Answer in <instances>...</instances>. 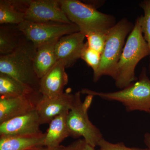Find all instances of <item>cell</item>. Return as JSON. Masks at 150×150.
Returning <instances> with one entry per match:
<instances>
[{
  "instance_id": "8992f818",
  "label": "cell",
  "mask_w": 150,
  "mask_h": 150,
  "mask_svg": "<svg viewBox=\"0 0 150 150\" xmlns=\"http://www.w3.org/2000/svg\"><path fill=\"white\" fill-rule=\"evenodd\" d=\"M81 93L80 91L75 93L74 104L67 115L70 136L75 139L82 137L88 144L95 148L103 137L100 130L89 118L88 110L91 103L87 100L82 102Z\"/></svg>"
},
{
  "instance_id": "8fae6325",
  "label": "cell",
  "mask_w": 150,
  "mask_h": 150,
  "mask_svg": "<svg viewBox=\"0 0 150 150\" xmlns=\"http://www.w3.org/2000/svg\"><path fill=\"white\" fill-rule=\"evenodd\" d=\"M74 100L75 94L69 91L53 98L43 96L36 108L41 124L49 123L57 115L69 111Z\"/></svg>"
},
{
  "instance_id": "44dd1931",
  "label": "cell",
  "mask_w": 150,
  "mask_h": 150,
  "mask_svg": "<svg viewBox=\"0 0 150 150\" xmlns=\"http://www.w3.org/2000/svg\"><path fill=\"white\" fill-rule=\"evenodd\" d=\"M81 59H82L88 66L91 67L93 73H95L99 68L101 54L90 48L86 42L82 51Z\"/></svg>"
},
{
  "instance_id": "3957f363",
  "label": "cell",
  "mask_w": 150,
  "mask_h": 150,
  "mask_svg": "<svg viewBox=\"0 0 150 150\" xmlns=\"http://www.w3.org/2000/svg\"><path fill=\"white\" fill-rule=\"evenodd\" d=\"M81 92L83 94L121 103L128 112L139 110L150 112V79L145 68L142 69L139 80L118 91L103 92L83 88Z\"/></svg>"
},
{
  "instance_id": "ffe728a7",
  "label": "cell",
  "mask_w": 150,
  "mask_h": 150,
  "mask_svg": "<svg viewBox=\"0 0 150 150\" xmlns=\"http://www.w3.org/2000/svg\"><path fill=\"white\" fill-rule=\"evenodd\" d=\"M139 5L144 11V15L139 17V18L144 38L149 47L150 63L149 67L150 71V0L143 1L140 3Z\"/></svg>"
},
{
  "instance_id": "7402d4cb",
  "label": "cell",
  "mask_w": 150,
  "mask_h": 150,
  "mask_svg": "<svg viewBox=\"0 0 150 150\" xmlns=\"http://www.w3.org/2000/svg\"><path fill=\"white\" fill-rule=\"evenodd\" d=\"M108 32H93L87 34L86 37L89 47L101 55L104 50Z\"/></svg>"
},
{
  "instance_id": "5bb4252c",
  "label": "cell",
  "mask_w": 150,
  "mask_h": 150,
  "mask_svg": "<svg viewBox=\"0 0 150 150\" xmlns=\"http://www.w3.org/2000/svg\"><path fill=\"white\" fill-rule=\"evenodd\" d=\"M59 39L51 40L36 47L34 68L38 76L40 79L57 62L55 48Z\"/></svg>"
},
{
  "instance_id": "6da1fadb",
  "label": "cell",
  "mask_w": 150,
  "mask_h": 150,
  "mask_svg": "<svg viewBox=\"0 0 150 150\" xmlns=\"http://www.w3.org/2000/svg\"><path fill=\"white\" fill-rule=\"evenodd\" d=\"M36 47L23 35L16 49L0 56V73L9 75L39 92L40 79L34 68Z\"/></svg>"
},
{
  "instance_id": "484cf974",
  "label": "cell",
  "mask_w": 150,
  "mask_h": 150,
  "mask_svg": "<svg viewBox=\"0 0 150 150\" xmlns=\"http://www.w3.org/2000/svg\"><path fill=\"white\" fill-rule=\"evenodd\" d=\"M84 3L93 7L97 9V8L99 7L100 6L102 5L103 2V1H88V2Z\"/></svg>"
},
{
  "instance_id": "e0dca14e",
  "label": "cell",
  "mask_w": 150,
  "mask_h": 150,
  "mask_svg": "<svg viewBox=\"0 0 150 150\" xmlns=\"http://www.w3.org/2000/svg\"><path fill=\"white\" fill-rule=\"evenodd\" d=\"M69 111L57 115L49 123V127L46 133L44 146L57 147L66 138L70 137L67 123Z\"/></svg>"
},
{
  "instance_id": "7a4b0ae2",
  "label": "cell",
  "mask_w": 150,
  "mask_h": 150,
  "mask_svg": "<svg viewBox=\"0 0 150 150\" xmlns=\"http://www.w3.org/2000/svg\"><path fill=\"white\" fill-rule=\"evenodd\" d=\"M150 56L149 45L144 38L139 18L137 19L133 30L127 37L116 66L113 79L115 86L122 89L138 80L135 69L142 59Z\"/></svg>"
},
{
  "instance_id": "ac0fdd59",
  "label": "cell",
  "mask_w": 150,
  "mask_h": 150,
  "mask_svg": "<svg viewBox=\"0 0 150 150\" xmlns=\"http://www.w3.org/2000/svg\"><path fill=\"white\" fill-rule=\"evenodd\" d=\"M23 34L18 25L5 24L0 25V54L6 55L14 51L20 43Z\"/></svg>"
},
{
  "instance_id": "4316f807",
  "label": "cell",
  "mask_w": 150,
  "mask_h": 150,
  "mask_svg": "<svg viewBox=\"0 0 150 150\" xmlns=\"http://www.w3.org/2000/svg\"><path fill=\"white\" fill-rule=\"evenodd\" d=\"M144 142L147 148L150 150V133H146L144 135Z\"/></svg>"
},
{
  "instance_id": "7c38bea8",
  "label": "cell",
  "mask_w": 150,
  "mask_h": 150,
  "mask_svg": "<svg viewBox=\"0 0 150 150\" xmlns=\"http://www.w3.org/2000/svg\"><path fill=\"white\" fill-rule=\"evenodd\" d=\"M43 95L34 97H0V123L36 110Z\"/></svg>"
},
{
  "instance_id": "d6986e66",
  "label": "cell",
  "mask_w": 150,
  "mask_h": 150,
  "mask_svg": "<svg viewBox=\"0 0 150 150\" xmlns=\"http://www.w3.org/2000/svg\"><path fill=\"white\" fill-rule=\"evenodd\" d=\"M25 21V13L16 1H0V24L18 25Z\"/></svg>"
},
{
  "instance_id": "cb8c5ba5",
  "label": "cell",
  "mask_w": 150,
  "mask_h": 150,
  "mask_svg": "<svg viewBox=\"0 0 150 150\" xmlns=\"http://www.w3.org/2000/svg\"><path fill=\"white\" fill-rule=\"evenodd\" d=\"M63 150H96L83 139H79L68 146H64Z\"/></svg>"
},
{
  "instance_id": "ba28073f",
  "label": "cell",
  "mask_w": 150,
  "mask_h": 150,
  "mask_svg": "<svg viewBox=\"0 0 150 150\" xmlns=\"http://www.w3.org/2000/svg\"><path fill=\"white\" fill-rule=\"evenodd\" d=\"M24 13L27 21L72 23L62 9L60 0L26 1Z\"/></svg>"
},
{
  "instance_id": "2e32d148",
  "label": "cell",
  "mask_w": 150,
  "mask_h": 150,
  "mask_svg": "<svg viewBox=\"0 0 150 150\" xmlns=\"http://www.w3.org/2000/svg\"><path fill=\"white\" fill-rule=\"evenodd\" d=\"M42 95L39 92L9 75L0 73V97H34Z\"/></svg>"
},
{
  "instance_id": "52a82bcc",
  "label": "cell",
  "mask_w": 150,
  "mask_h": 150,
  "mask_svg": "<svg viewBox=\"0 0 150 150\" xmlns=\"http://www.w3.org/2000/svg\"><path fill=\"white\" fill-rule=\"evenodd\" d=\"M18 28L25 37L36 47L64 35L80 32L74 23H62L33 22L24 21Z\"/></svg>"
},
{
  "instance_id": "d4e9b609",
  "label": "cell",
  "mask_w": 150,
  "mask_h": 150,
  "mask_svg": "<svg viewBox=\"0 0 150 150\" xmlns=\"http://www.w3.org/2000/svg\"><path fill=\"white\" fill-rule=\"evenodd\" d=\"M64 147V146L62 145H60L57 147H50L43 146L34 148L33 150H63Z\"/></svg>"
},
{
  "instance_id": "277c9868",
  "label": "cell",
  "mask_w": 150,
  "mask_h": 150,
  "mask_svg": "<svg viewBox=\"0 0 150 150\" xmlns=\"http://www.w3.org/2000/svg\"><path fill=\"white\" fill-rule=\"evenodd\" d=\"M61 7L70 21L86 35L91 32H107L116 23L111 15L103 13L78 0H60Z\"/></svg>"
},
{
  "instance_id": "603a6c76",
  "label": "cell",
  "mask_w": 150,
  "mask_h": 150,
  "mask_svg": "<svg viewBox=\"0 0 150 150\" xmlns=\"http://www.w3.org/2000/svg\"><path fill=\"white\" fill-rule=\"evenodd\" d=\"M98 146L99 147L100 150H149L147 148L128 147L123 142L113 144L106 141L104 138L100 140Z\"/></svg>"
},
{
  "instance_id": "f1b7e54d",
  "label": "cell",
  "mask_w": 150,
  "mask_h": 150,
  "mask_svg": "<svg viewBox=\"0 0 150 150\" xmlns=\"http://www.w3.org/2000/svg\"></svg>"
},
{
  "instance_id": "9a60e30c",
  "label": "cell",
  "mask_w": 150,
  "mask_h": 150,
  "mask_svg": "<svg viewBox=\"0 0 150 150\" xmlns=\"http://www.w3.org/2000/svg\"><path fill=\"white\" fill-rule=\"evenodd\" d=\"M46 133L35 136H0V150H28L44 146Z\"/></svg>"
},
{
  "instance_id": "f546056e",
  "label": "cell",
  "mask_w": 150,
  "mask_h": 150,
  "mask_svg": "<svg viewBox=\"0 0 150 150\" xmlns=\"http://www.w3.org/2000/svg\"></svg>"
},
{
  "instance_id": "5b68a950",
  "label": "cell",
  "mask_w": 150,
  "mask_h": 150,
  "mask_svg": "<svg viewBox=\"0 0 150 150\" xmlns=\"http://www.w3.org/2000/svg\"><path fill=\"white\" fill-rule=\"evenodd\" d=\"M134 26V24L128 19L123 18L108 30L99 68L93 73L94 82L104 76L114 79L116 66L123 52L126 37Z\"/></svg>"
},
{
  "instance_id": "83f0119b",
  "label": "cell",
  "mask_w": 150,
  "mask_h": 150,
  "mask_svg": "<svg viewBox=\"0 0 150 150\" xmlns=\"http://www.w3.org/2000/svg\"><path fill=\"white\" fill-rule=\"evenodd\" d=\"M33 149H31L28 150H33Z\"/></svg>"
},
{
  "instance_id": "9c48e42d",
  "label": "cell",
  "mask_w": 150,
  "mask_h": 150,
  "mask_svg": "<svg viewBox=\"0 0 150 150\" xmlns=\"http://www.w3.org/2000/svg\"><path fill=\"white\" fill-rule=\"evenodd\" d=\"M40 118L36 110L0 123V136H39Z\"/></svg>"
},
{
  "instance_id": "30bf717a",
  "label": "cell",
  "mask_w": 150,
  "mask_h": 150,
  "mask_svg": "<svg viewBox=\"0 0 150 150\" xmlns=\"http://www.w3.org/2000/svg\"><path fill=\"white\" fill-rule=\"evenodd\" d=\"M86 38L80 31L60 38L55 48L57 62L63 63L66 69L74 66L81 59Z\"/></svg>"
},
{
  "instance_id": "4fadbf2b",
  "label": "cell",
  "mask_w": 150,
  "mask_h": 150,
  "mask_svg": "<svg viewBox=\"0 0 150 150\" xmlns=\"http://www.w3.org/2000/svg\"><path fill=\"white\" fill-rule=\"evenodd\" d=\"M66 67L58 61L54 67L40 79L39 92L43 96L53 98L62 94L69 82Z\"/></svg>"
}]
</instances>
